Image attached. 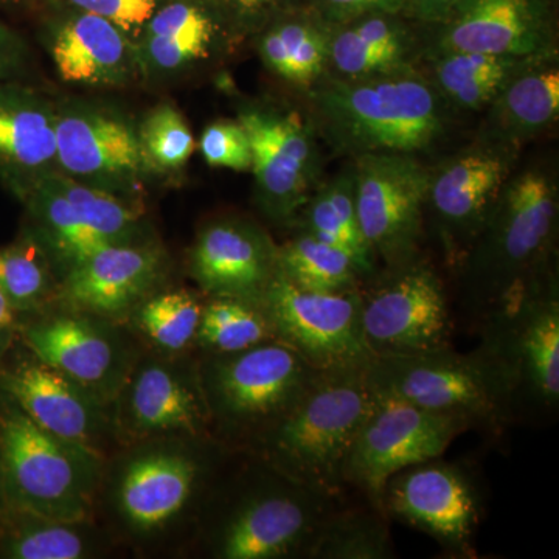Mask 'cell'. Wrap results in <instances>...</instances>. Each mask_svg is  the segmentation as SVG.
<instances>
[{"label": "cell", "mask_w": 559, "mask_h": 559, "mask_svg": "<svg viewBox=\"0 0 559 559\" xmlns=\"http://www.w3.org/2000/svg\"><path fill=\"white\" fill-rule=\"evenodd\" d=\"M305 97L320 140L352 159L367 154L418 157L443 142L454 116L418 66L370 79L326 75Z\"/></svg>", "instance_id": "6da1fadb"}, {"label": "cell", "mask_w": 559, "mask_h": 559, "mask_svg": "<svg viewBox=\"0 0 559 559\" xmlns=\"http://www.w3.org/2000/svg\"><path fill=\"white\" fill-rule=\"evenodd\" d=\"M558 218L554 167L514 170L459 270L465 307L479 320L558 271Z\"/></svg>", "instance_id": "7a4b0ae2"}, {"label": "cell", "mask_w": 559, "mask_h": 559, "mask_svg": "<svg viewBox=\"0 0 559 559\" xmlns=\"http://www.w3.org/2000/svg\"><path fill=\"white\" fill-rule=\"evenodd\" d=\"M366 369L320 371L246 450L283 476L340 499L347 487L349 452L377 396Z\"/></svg>", "instance_id": "3957f363"}, {"label": "cell", "mask_w": 559, "mask_h": 559, "mask_svg": "<svg viewBox=\"0 0 559 559\" xmlns=\"http://www.w3.org/2000/svg\"><path fill=\"white\" fill-rule=\"evenodd\" d=\"M2 404L0 476L11 509L90 522L103 484V455L39 428L9 396Z\"/></svg>", "instance_id": "277c9868"}, {"label": "cell", "mask_w": 559, "mask_h": 559, "mask_svg": "<svg viewBox=\"0 0 559 559\" xmlns=\"http://www.w3.org/2000/svg\"><path fill=\"white\" fill-rule=\"evenodd\" d=\"M259 466L219 510L210 528V554L219 559L307 558L337 499Z\"/></svg>", "instance_id": "5b68a950"}, {"label": "cell", "mask_w": 559, "mask_h": 559, "mask_svg": "<svg viewBox=\"0 0 559 559\" xmlns=\"http://www.w3.org/2000/svg\"><path fill=\"white\" fill-rule=\"evenodd\" d=\"M366 373L374 392L463 419L471 428L503 429L516 417L506 378L479 347L374 358Z\"/></svg>", "instance_id": "8992f818"}, {"label": "cell", "mask_w": 559, "mask_h": 559, "mask_svg": "<svg viewBox=\"0 0 559 559\" xmlns=\"http://www.w3.org/2000/svg\"><path fill=\"white\" fill-rule=\"evenodd\" d=\"M200 371L213 432L245 448L282 417L320 373L277 340L207 355Z\"/></svg>", "instance_id": "52a82bcc"}, {"label": "cell", "mask_w": 559, "mask_h": 559, "mask_svg": "<svg viewBox=\"0 0 559 559\" xmlns=\"http://www.w3.org/2000/svg\"><path fill=\"white\" fill-rule=\"evenodd\" d=\"M480 345L509 385L514 414L559 403L558 271L480 320Z\"/></svg>", "instance_id": "ba28073f"}, {"label": "cell", "mask_w": 559, "mask_h": 559, "mask_svg": "<svg viewBox=\"0 0 559 559\" xmlns=\"http://www.w3.org/2000/svg\"><path fill=\"white\" fill-rule=\"evenodd\" d=\"M205 440L140 441L114 465L109 502L130 535L154 538L189 513L212 469Z\"/></svg>", "instance_id": "9c48e42d"}, {"label": "cell", "mask_w": 559, "mask_h": 559, "mask_svg": "<svg viewBox=\"0 0 559 559\" xmlns=\"http://www.w3.org/2000/svg\"><path fill=\"white\" fill-rule=\"evenodd\" d=\"M360 320L374 358L451 347L447 289L429 260L382 267L360 285Z\"/></svg>", "instance_id": "30bf717a"}, {"label": "cell", "mask_w": 559, "mask_h": 559, "mask_svg": "<svg viewBox=\"0 0 559 559\" xmlns=\"http://www.w3.org/2000/svg\"><path fill=\"white\" fill-rule=\"evenodd\" d=\"M238 121L252 150L260 209L275 223L294 226L322 182L320 138L310 116L274 103H250Z\"/></svg>", "instance_id": "8fae6325"}, {"label": "cell", "mask_w": 559, "mask_h": 559, "mask_svg": "<svg viewBox=\"0 0 559 559\" xmlns=\"http://www.w3.org/2000/svg\"><path fill=\"white\" fill-rule=\"evenodd\" d=\"M518 156L520 150L477 135L476 142L429 168L425 223L436 231L452 270L459 272L487 224L516 170Z\"/></svg>", "instance_id": "7c38bea8"}, {"label": "cell", "mask_w": 559, "mask_h": 559, "mask_svg": "<svg viewBox=\"0 0 559 559\" xmlns=\"http://www.w3.org/2000/svg\"><path fill=\"white\" fill-rule=\"evenodd\" d=\"M114 439H210L212 417L200 366L178 356L135 359L112 404Z\"/></svg>", "instance_id": "4fadbf2b"}, {"label": "cell", "mask_w": 559, "mask_h": 559, "mask_svg": "<svg viewBox=\"0 0 559 559\" xmlns=\"http://www.w3.org/2000/svg\"><path fill=\"white\" fill-rule=\"evenodd\" d=\"M347 463V485L382 511V492L400 471L440 457L468 423L374 392Z\"/></svg>", "instance_id": "5bb4252c"}, {"label": "cell", "mask_w": 559, "mask_h": 559, "mask_svg": "<svg viewBox=\"0 0 559 559\" xmlns=\"http://www.w3.org/2000/svg\"><path fill=\"white\" fill-rule=\"evenodd\" d=\"M360 229L374 260L395 267L421 255L429 167L409 154L353 159Z\"/></svg>", "instance_id": "9a60e30c"}, {"label": "cell", "mask_w": 559, "mask_h": 559, "mask_svg": "<svg viewBox=\"0 0 559 559\" xmlns=\"http://www.w3.org/2000/svg\"><path fill=\"white\" fill-rule=\"evenodd\" d=\"M359 289L311 293L297 288L278 271L261 304L277 340L316 370L366 369L373 355L364 337Z\"/></svg>", "instance_id": "2e32d148"}, {"label": "cell", "mask_w": 559, "mask_h": 559, "mask_svg": "<svg viewBox=\"0 0 559 559\" xmlns=\"http://www.w3.org/2000/svg\"><path fill=\"white\" fill-rule=\"evenodd\" d=\"M21 336L36 359L109 407L139 358L117 322L69 308L33 320Z\"/></svg>", "instance_id": "e0dca14e"}, {"label": "cell", "mask_w": 559, "mask_h": 559, "mask_svg": "<svg viewBox=\"0 0 559 559\" xmlns=\"http://www.w3.org/2000/svg\"><path fill=\"white\" fill-rule=\"evenodd\" d=\"M382 511L389 520L426 533L454 557L474 555L479 496L454 463L437 457L400 471L385 484Z\"/></svg>", "instance_id": "ac0fdd59"}, {"label": "cell", "mask_w": 559, "mask_h": 559, "mask_svg": "<svg viewBox=\"0 0 559 559\" xmlns=\"http://www.w3.org/2000/svg\"><path fill=\"white\" fill-rule=\"evenodd\" d=\"M430 44L503 57L558 53L557 0H463L439 25Z\"/></svg>", "instance_id": "d6986e66"}, {"label": "cell", "mask_w": 559, "mask_h": 559, "mask_svg": "<svg viewBox=\"0 0 559 559\" xmlns=\"http://www.w3.org/2000/svg\"><path fill=\"white\" fill-rule=\"evenodd\" d=\"M0 390L39 428L62 440L103 455L114 437L112 407L35 356L0 370Z\"/></svg>", "instance_id": "ffe728a7"}, {"label": "cell", "mask_w": 559, "mask_h": 559, "mask_svg": "<svg viewBox=\"0 0 559 559\" xmlns=\"http://www.w3.org/2000/svg\"><path fill=\"white\" fill-rule=\"evenodd\" d=\"M165 255L150 242L108 246L70 266L58 286L62 308L121 322L156 290Z\"/></svg>", "instance_id": "44dd1931"}, {"label": "cell", "mask_w": 559, "mask_h": 559, "mask_svg": "<svg viewBox=\"0 0 559 559\" xmlns=\"http://www.w3.org/2000/svg\"><path fill=\"white\" fill-rule=\"evenodd\" d=\"M190 272L209 297L261 301L278 274V246L250 221H215L198 235Z\"/></svg>", "instance_id": "7402d4cb"}, {"label": "cell", "mask_w": 559, "mask_h": 559, "mask_svg": "<svg viewBox=\"0 0 559 559\" xmlns=\"http://www.w3.org/2000/svg\"><path fill=\"white\" fill-rule=\"evenodd\" d=\"M428 44V25L400 11H373L333 25L329 75L370 79L417 68Z\"/></svg>", "instance_id": "603a6c76"}, {"label": "cell", "mask_w": 559, "mask_h": 559, "mask_svg": "<svg viewBox=\"0 0 559 559\" xmlns=\"http://www.w3.org/2000/svg\"><path fill=\"white\" fill-rule=\"evenodd\" d=\"M479 138L520 150L557 124L558 53L528 58L502 84L485 109Z\"/></svg>", "instance_id": "cb8c5ba5"}, {"label": "cell", "mask_w": 559, "mask_h": 559, "mask_svg": "<svg viewBox=\"0 0 559 559\" xmlns=\"http://www.w3.org/2000/svg\"><path fill=\"white\" fill-rule=\"evenodd\" d=\"M57 162L70 176L98 183L130 178L146 165L130 124L100 112L57 117Z\"/></svg>", "instance_id": "d4e9b609"}, {"label": "cell", "mask_w": 559, "mask_h": 559, "mask_svg": "<svg viewBox=\"0 0 559 559\" xmlns=\"http://www.w3.org/2000/svg\"><path fill=\"white\" fill-rule=\"evenodd\" d=\"M57 160V116L35 92L0 81V175L25 193Z\"/></svg>", "instance_id": "484cf974"}, {"label": "cell", "mask_w": 559, "mask_h": 559, "mask_svg": "<svg viewBox=\"0 0 559 559\" xmlns=\"http://www.w3.org/2000/svg\"><path fill=\"white\" fill-rule=\"evenodd\" d=\"M331 31L330 22L305 5L257 33V49L266 69L305 94L329 75Z\"/></svg>", "instance_id": "4316f807"}, {"label": "cell", "mask_w": 559, "mask_h": 559, "mask_svg": "<svg viewBox=\"0 0 559 559\" xmlns=\"http://www.w3.org/2000/svg\"><path fill=\"white\" fill-rule=\"evenodd\" d=\"M51 53L61 79L68 83L117 84L128 79L134 66L127 33L83 11L62 25Z\"/></svg>", "instance_id": "83f0119b"}, {"label": "cell", "mask_w": 559, "mask_h": 559, "mask_svg": "<svg viewBox=\"0 0 559 559\" xmlns=\"http://www.w3.org/2000/svg\"><path fill=\"white\" fill-rule=\"evenodd\" d=\"M527 60L447 49L433 46L428 39L418 69L454 112H481L511 73Z\"/></svg>", "instance_id": "f1b7e54d"}, {"label": "cell", "mask_w": 559, "mask_h": 559, "mask_svg": "<svg viewBox=\"0 0 559 559\" xmlns=\"http://www.w3.org/2000/svg\"><path fill=\"white\" fill-rule=\"evenodd\" d=\"M294 226L347 252L359 267L364 282L378 271L377 260L360 229L353 164L319 183Z\"/></svg>", "instance_id": "f546056e"}, {"label": "cell", "mask_w": 559, "mask_h": 559, "mask_svg": "<svg viewBox=\"0 0 559 559\" xmlns=\"http://www.w3.org/2000/svg\"><path fill=\"white\" fill-rule=\"evenodd\" d=\"M226 27L212 0H180L156 10L145 25V53L160 70H176L207 57Z\"/></svg>", "instance_id": "4dcf8cb0"}, {"label": "cell", "mask_w": 559, "mask_h": 559, "mask_svg": "<svg viewBox=\"0 0 559 559\" xmlns=\"http://www.w3.org/2000/svg\"><path fill=\"white\" fill-rule=\"evenodd\" d=\"M278 271L294 286L311 293H348L364 283L347 252L300 230L278 246Z\"/></svg>", "instance_id": "1f68e13d"}, {"label": "cell", "mask_w": 559, "mask_h": 559, "mask_svg": "<svg viewBox=\"0 0 559 559\" xmlns=\"http://www.w3.org/2000/svg\"><path fill=\"white\" fill-rule=\"evenodd\" d=\"M395 558L389 518L374 509L331 511L312 540L307 559Z\"/></svg>", "instance_id": "d6a6232c"}, {"label": "cell", "mask_w": 559, "mask_h": 559, "mask_svg": "<svg viewBox=\"0 0 559 559\" xmlns=\"http://www.w3.org/2000/svg\"><path fill=\"white\" fill-rule=\"evenodd\" d=\"M275 340L277 334L261 301L213 296L202 307L194 345L207 355H227Z\"/></svg>", "instance_id": "836d02e7"}, {"label": "cell", "mask_w": 559, "mask_h": 559, "mask_svg": "<svg viewBox=\"0 0 559 559\" xmlns=\"http://www.w3.org/2000/svg\"><path fill=\"white\" fill-rule=\"evenodd\" d=\"M202 307L190 290H160L146 297L127 320L162 355L178 356L197 341Z\"/></svg>", "instance_id": "e575fe53"}, {"label": "cell", "mask_w": 559, "mask_h": 559, "mask_svg": "<svg viewBox=\"0 0 559 559\" xmlns=\"http://www.w3.org/2000/svg\"><path fill=\"white\" fill-rule=\"evenodd\" d=\"M25 198L33 215L39 221L46 240L51 242L58 255L66 261L68 270L110 246L84 223L79 212L51 186L46 175L33 179L32 186L25 191Z\"/></svg>", "instance_id": "d590c367"}, {"label": "cell", "mask_w": 559, "mask_h": 559, "mask_svg": "<svg viewBox=\"0 0 559 559\" xmlns=\"http://www.w3.org/2000/svg\"><path fill=\"white\" fill-rule=\"evenodd\" d=\"M51 186L73 205L84 223L110 246L139 245L140 210L112 191L60 175H46Z\"/></svg>", "instance_id": "8d00e7d4"}, {"label": "cell", "mask_w": 559, "mask_h": 559, "mask_svg": "<svg viewBox=\"0 0 559 559\" xmlns=\"http://www.w3.org/2000/svg\"><path fill=\"white\" fill-rule=\"evenodd\" d=\"M16 527L3 546V555L13 559H83L95 550L87 535V522H69L21 513Z\"/></svg>", "instance_id": "74e56055"}, {"label": "cell", "mask_w": 559, "mask_h": 559, "mask_svg": "<svg viewBox=\"0 0 559 559\" xmlns=\"http://www.w3.org/2000/svg\"><path fill=\"white\" fill-rule=\"evenodd\" d=\"M0 294L16 312L39 310L57 296L43 249L21 241L0 249Z\"/></svg>", "instance_id": "f35d334b"}, {"label": "cell", "mask_w": 559, "mask_h": 559, "mask_svg": "<svg viewBox=\"0 0 559 559\" xmlns=\"http://www.w3.org/2000/svg\"><path fill=\"white\" fill-rule=\"evenodd\" d=\"M139 140L145 164L160 171L179 170L197 148L189 124L170 105H162L146 117Z\"/></svg>", "instance_id": "ab89813d"}, {"label": "cell", "mask_w": 559, "mask_h": 559, "mask_svg": "<svg viewBox=\"0 0 559 559\" xmlns=\"http://www.w3.org/2000/svg\"><path fill=\"white\" fill-rule=\"evenodd\" d=\"M200 150L213 168L249 171L252 168V150L248 134L240 121L219 120L202 132Z\"/></svg>", "instance_id": "60d3db41"}, {"label": "cell", "mask_w": 559, "mask_h": 559, "mask_svg": "<svg viewBox=\"0 0 559 559\" xmlns=\"http://www.w3.org/2000/svg\"><path fill=\"white\" fill-rule=\"evenodd\" d=\"M224 24L238 35L263 31L282 14L310 5L308 0H212Z\"/></svg>", "instance_id": "b9f144b4"}, {"label": "cell", "mask_w": 559, "mask_h": 559, "mask_svg": "<svg viewBox=\"0 0 559 559\" xmlns=\"http://www.w3.org/2000/svg\"><path fill=\"white\" fill-rule=\"evenodd\" d=\"M70 5L95 14L128 33L145 27L156 13L159 0H68Z\"/></svg>", "instance_id": "7bdbcfd3"}, {"label": "cell", "mask_w": 559, "mask_h": 559, "mask_svg": "<svg viewBox=\"0 0 559 559\" xmlns=\"http://www.w3.org/2000/svg\"><path fill=\"white\" fill-rule=\"evenodd\" d=\"M308 3L331 25L342 24L373 11L403 13L404 9V0H308Z\"/></svg>", "instance_id": "ee69618b"}, {"label": "cell", "mask_w": 559, "mask_h": 559, "mask_svg": "<svg viewBox=\"0 0 559 559\" xmlns=\"http://www.w3.org/2000/svg\"><path fill=\"white\" fill-rule=\"evenodd\" d=\"M24 43L5 24L0 22V81H14L25 66Z\"/></svg>", "instance_id": "f6af8a7d"}, {"label": "cell", "mask_w": 559, "mask_h": 559, "mask_svg": "<svg viewBox=\"0 0 559 559\" xmlns=\"http://www.w3.org/2000/svg\"><path fill=\"white\" fill-rule=\"evenodd\" d=\"M463 0H404L403 14L418 24L439 25L459 9Z\"/></svg>", "instance_id": "bcb514c9"}, {"label": "cell", "mask_w": 559, "mask_h": 559, "mask_svg": "<svg viewBox=\"0 0 559 559\" xmlns=\"http://www.w3.org/2000/svg\"><path fill=\"white\" fill-rule=\"evenodd\" d=\"M16 333V311L10 307L5 297L0 294V358L5 355Z\"/></svg>", "instance_id": "7dc6e473"}, {"label": "cell", "mask_w": 559, "mask_h": 559, "mask_svg": "<svg viewBox=\"0 0 559 559\" xmlns=\"http://www.w3.org/2000/svg\"><path fill=\"white\" fill-rule=\"evenodd\" d=\"M0 485H2V480H0Z\"/></svg>", "instance_id": "c3c4849f"}]
</instances>
